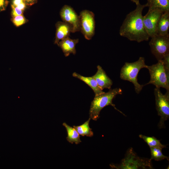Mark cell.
Here are the masks:
<instances>
[{"instance_id": "277c9868", "label": "cell", "mask_w": 169, "mask_h": 169, "mask_svg": "<svg viewBox=\"0 0 169 169\" xmlns=\"http://www.w3.org/2000/svg\"><path fill=\"white\" fill-rule=\"evenodd\" d=\"M110 166L118 169L153 168L150 159L139 157L132 148L128 150L119 164H112Z\"/></svg>"}, {"instance_id": "ac0fdd59", "label": "cell", "mask_w": 169, "mask_h": 169, "mask_svg": "<svg viewBox=\"0 0 169 169\" xmlns=\"http://www.w3.org/2000/svg\"><path fill=\"white\" fill-rule=\"evenodd\" d=\"M90 120V118H89L87 121L82 125L79 126H73V128L77 131L79 135L90 137H91L93 136V132L89 125Z\"/></svg>"}, {"instance_id": "9c48e42d", "label": "cell", "mask_w": 169, "mask_h": 169, "mask_svg": "<svg viewBox=\"0 0 169 169\" xmlns=\"http://www.w3.org/2000/svg\"><path fill=\"white\" fill-rule=\"evenodd\" d=\"M164 13L158 8H149L147 13L143 16L144 26L150 37L156 35V27L158 22Z\"/></svg>"}, {"instance_id": "7402d4cb", "label": "cell", "mask_w": 169, "mask_h": 169, "mask_svg": "<svg viewBox=\"0 0 169 169\" xmlns=\"http://www.w3.org/2000/svg\"><path fill=\"white\" fill-rule=\"evenodd\" d=\"M162 60L166 74L169 77V54L165 56Z\"/></svg>"}, {"instance_id": "603a6c76", "label": "cell", "mask_w": 169, "mask_h": 169, "mask_svg": "<svg viewBox=\"0 0 169 169\" xmlns=\"http://www.w3.org/2000/svg\"><path fill=\"white\" fill-rule=\"evenodd\" d=\"M11 7L12 8V14L13 17L22 15L23 11L19 9L17 7L11 5Z\"/></svg>"}, {"instance_id": "d6986e66", "label": "cell", "mask_w": 169, "mask_h": 169, "mask_svg": "<svg viewBox=\"0 0 169 169\" xmlns=\"http://www.w3.org/2000/svg\"><path fill=\"white\" fill-rule=\"evenodd\" d=\"M139 137L143 139L150 147L159 148L162 149L166 147V145L162 144L160 141L154 136H148L140 134Z\"/></svg>"}, {"instance_id": "ffe728a7", "label": "cell", "mask_w": 169, "mask_h": 169, "mask_svg": "<svg viewBox=\"0 0 169 169\" xmlns=\"http://www.w3.org/2000/svg\"><path fill=\"white\" fill-rule=\"evenodd\" d=\"M151 157L150 159L151 161L154 160L155 161H161L164 159L169 160V157L164 155L162 152L161 148L156 147H150Z\"/></svg>"}, {"instance_id": "6da1fadb", "label": "cell", "mask_w": 169, "mask_h": 169, "mask_svg": "<svg viewBox=\"0 0 169 169\" xmlns=\"http://www.w3.org/2000/svg\"><path fill=\"white\" fill-rule=\"evenodd\" d=\"M136 8L127 14L121 26L120 35L137 42L148 41L150 38L144 26L142 12L146 4L139 3Z\"/></svg>"}, {"instance_id": "83f0119b", "label": "cell", "mask_w": 169, "mask_h": 169, "mask_svg": "<svg viewBox=\"0 0 169 169\" xmlns=\"http://www.w3.org/2000/svg\"><path fill=\"white\" fill-rule=\"evenodd\" d=\"M131 1L133 3H135L136 5H137L140 3L139 0H131Z\"/></svg>"}, {"instance_id": "484cf974", "label": "cell", "mask_w": 169, "mask_h": 169, "mask_svg": "<svg viewBox=\"0 0 169 169\" xmlns=\"http://www.w3.org/2000/svg\"><path fill=\"white\" fill-rule=\"evenodd\" d=\"M26 4L25 2H23L18 5L17 7L23 11L26 8Z\"/></svg>"}, {"instance_id": "8992f818", "label": "cell", "mask_w": 169, "mask_h": 169, "mask_svg": "<svg viewBox=\"0 0 169 169\" xmlns=\"http://www.w3.org/2000/svg\"><path fill=\"white\" fill-rule=\"evenodd\" d=\"M156 109L158 115L160 116L158 124L159 128L165 127L164 122L169 117V91H166L165 94L161 92L160 88L156 87L154 90Z\"/></svg>"}, {"instance_id": "44dd1931", "label": "cell", "mask_w": 169, "mask_h": 169, "mask_svg": "<svg viewBox=\"0 0 169 169\" xmlns=\"http://www.w3.org/2000/svg\"><path fill=\"white\" fill-rule=\"evenodd\" d=\"M12 21L16 26L19 27L25 23L26 22V19L25 17L21 15L13 17Z\"/></svg>"}, {"instance_id": "8fae6325", "label": "cell", "mask_w": 169, "mask_h": 169, "mask_svg": "<svg viewBox=\"0 0 169 169\" xmlns=\"http://www.w3.org/2000/svg\"><path fill=\"white\" fill-rule=\"evenodd\" d=\"M96 73L92 77L95 80L98 86L102 90L104 89H110L113 84L112 80L101 66L98 65Z\"/></svg>"}, {"instance_id": "ba28073f", "label": "cell", "mask_w": 169, "mask_h": 169, "mask_svg": "<svg viewBox=\"0 0 169 169\" xmlns=\"http://www.w3.org/2000/svg\"><path fill=\"white\" fill-rule=\"evenodd\" d=\"M79 18L80 31L86 39H91L95 33L94 13L88 10H83L80 12Z\"/></svg>"}, {"instance_id": "7c38bea8", "label": "cell", "mask_w": 169, "mask_h": 169, "mask_svg": "<svg viewBox=\"0 0 169 169\" xmlns=\"http://www.w3.org/2000/svg\"><path fill=\"white\" fill-rule=\"evenodd\" d=\"M56 27L55 44H58L61 40L69 37L70 33L72 32L71 26L64 22H58L56 24Z\"/></svg>"}, {"instance_id": "e0dca14e", "label": "cell", "mask_w": 169, "mask_h": 169, "mask_svg": "<svg viewBox=\"0 0 169 169\" xmlns=\"http://www.w3.org/2000/svg\"><path fill=\"white\" fill-rule=\"evenodd\" d=\"M146 5L149 8H157L164 13L169 12V0H147Z\"/></svg>"}, {"instance_id": "2e32d148", "label": "cell", "mask_w": 169, "mask_h": 169, "mask_svg": "<svg viewBox=\"0 0 169 169\" xmlns=\"http://www.w3.org/2000/svg\"><path fill=\"white\" fill-rule=\"evenodd\" d=\"M63 125L65 127L67 133L66 139L69 142L78 144L81 142L79 134L75 129L69 126L65 122L63 124Z\"/></svg>"}, {"instance_id": "3957f363", "label": "cell", "mask_w": 169, "mask_h": 169, "mask_svg": "<svg viewBox=\"0 0 169 169\" xmlns=\"http://www.w3.org/2000/svg\"><path fill=\"white\" fill-rule=\"evenodd\" d=\"M146 65L144 58L141 57L136 62H125L120 70V78L132 83L134 86L135 91L137 94L141 91L144 86L138 83L137 81L138 74L141 69L146 68Z\"/></svg>"}, {"instance_id": "5bb4252c", "label": "cell", "mask_w": 169, "mask_h": 169, "mask_svg": "<svg viewBox=\"0 0 169 169\" xmlns=\"http://www.w3.org/2000/svg\"><path fill=\"white\" fill-rule=\"evenodd\" d=\"M169 12L163 13L160 17L156 27V34L169 35Z\"/></svg>"}, {"instance_id": "5b68a950", "label": "cell", "mask_w": 169, "mask_h": 169, "mask_svg": "<svg viewBox=\"0 0 169 169\" xmlns=\"http://www.w3.org/2000/svg\"><path fill=\"white\" fill-rule=\"evenodd\" d=\"M150 75L149 82L144 85L150 84L154 85L156 87H162L169 91V77L166 74L162 60L158 61L156 64L150 66L146 65Z\"/></svg>"}, {"instance_id": "cb8c5ba5", "label": "cell", "mask_w": 169, "mask_h": 169, "mask_svg": "<svg viewBox=\"0 0 169 169\" xmlns=\"http://www.w3.org/2000/svg\"><path fill=\"white\" fill-rule=\"evenodd\" d=\"M6 4L5 0H0V11L3 10Z\"/></svg>"}, {"instance_id": "9a60e30c", "label": "cell", "mask_w": 169, "mask_h": 169, "mask_svg": "<svg viewBox=\"0 0 169 169\" xmlns=\"http://www.w3.org/2000/svg\"><path fill=\"white\" fill-rule=\"evenodd\" d=\"M72 76L83 81L89 85L93 90L95 96H96L105 92L99 87L95 80L92 77H85L74 72Z\"/></svg>"}, {"instance_id": "d4e9b609", "label": "cell", "mask_w": 169, "mask_h": 169, "mask_svg": "<svg viewBox=\"0 0 169 169\" xmlns=\"http://www.w3.org/2000/svg\"><path fill=\"white\" fill-rule=\"evenodd\" d=\"M24 2L23 0H13L12 5L17 7L19 4Z\"/></svg>"}, {"instance_id": "30bf717a", "label": "cell", "mask_w": 169, "mask_h": 169, "mask_svg": "<svg viewBox=\"0 0 169 169\" xmlns=\"http://www.w3.org/2000/svg\"><path fill=\"white\" fill-rule=\"evenodd\" d=\"M60 15L63 22L71 26L72 33L80 31L79 16L71 6L68 5H64L60 11Z\"/></svg>"}, {"instance_id": "4fadbf2b", "label": "cell", "mask_w": 169, "mask_h": 169, "mask_svg": "<svg viewBox=\"0 0 169 169\" xmlns=\"http://www.w3.org/2000/svg\"><path fill=\"white\" fill-rule=\"evenodd\" d=\"M79 40L78 39H72L68 37L60 41L57 44L61 49L65 56L67 57L70 54H76L75 45Z\"/></svg>"}, {"instance_id": "7a4b0ae2", "label": "cell", "mask_w": 169, "mask_h": 169, "mask_svg": "<svg viewBox=\"0 0 169 169\" xmlns=\"http://www.w3.org/2000/svg\"><path fill=\"white\" fill-rule=\"evenodd\" d=\"M122 90L120 88H116L110 89L107 92H104L99 95L95 96L91 102L89 111L90 118L96 120L100 117V112L102 109L105 106L110 105L116 110L125 115L120 111L117 109L112 103L113 100L118 95H121Z\"/></svg>"}, {"instance_id": "4316f807", "label": "cell", "mask_w": 169, "mask_h": 169, "mask_svg": "<svg viewBox=\"0 0 169 169\" xmlns=\"http://www.w3.org/2000/svg\"><path fill=\"white\" fill-rule=\"evenodd\" d=\"M26 5H31L36 3L37 0H23Z\"/></svg>"}, {"instance_id": "52a82bcc", "label": "cell", "mask_w": 169, "mask_h": 169, "mask_svg": "<svg viewBox=\"0 0 169 169\" xmlns=\"http://www.w3.org/2000/svg\"><path fill=\"white\" fill-rule=\"evenodd\" d=\"M151 52L158 61L169 54V35L156 34L151 37L149 43Z\"/></svg>"}]
</instances>
